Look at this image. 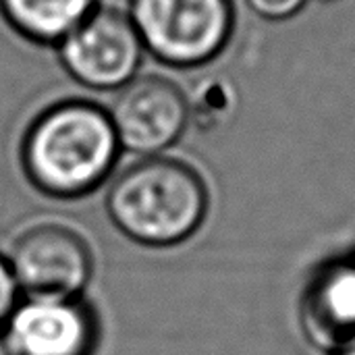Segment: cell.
<instances>
[{"instance_id":"cell-1","label":"cell","mask_w":355,"mask_h":355,"mask_svg":"<svg viewBox=\"0 0 355 355\" xmlns=\"http://www.w3.org/2000/svg\"><path fill=\"white\" fill-rule=\"evenodd\" d=\"M121 146L108 108L69 98L44 108L27 127L21 160L29 181L52 198H81L112 173Z\"/></svg>"},{"instance_id":"cell-2","label":"cell","mask_w":355,"mask_h":355,"mask_svg":"<svg viewBox=\"0 0 355 355\" xmlns=\"http://www.w3.org/2000/svg\"><path fill=\"white\" fill-rule=\"evenodd\" d=\"M208 187L200 173L175 158H141L121 173L106 196L114 227L150 248L189 239L208 214Z\"/></svg>"},{"instance_id":"cell-3","label":"cell","mask_w":355,"mask_h":355,"mask_svg":"<svg viewBox=\"0 0 355 355\" xmlns=\"http://www.w3.org/2000/svg\"><path fill=\"white\" fill-rule=\"evenodd\" d=\"M127 12L146 52L173 69L212 62L235 29L233 0H129Z\"/></svg>"},{"instance_id":"cell-4","label":"cell","mask_w":355,"mask_h":355,"mask_svg":"<svg viewBox=\"0 0 355 355\" xmlns=\"http://www.w3.org/2000/svg\"><path fill=\"white\" fill-rule=\"evenodd\" d=\"M67 75L94 92H121L135 77L148 54L127 10L98 6L58 46Z\"/></svg>"},{"instance_id":"cell-5","label":"cell","mask_w":355,"mask_h":355,"mask_svg":"<svg viewBox=\"0 0 355 355\" xmlns=\"http://www.w3.org/2000/svg\"><path fill=\"white\" fill-rule=\"evenodd\" d=\"M8 266L31 300H79L94 272L87 241L64 225L27 229L12 245Z\"/></svg>"},{"instance_id":"cell-6","label":"cell","mask_w":355,"mask_h":355,"mask_svg":"<svg viewBox=\"0 0 355 355\" xmlns=\"http://www.w3.org/2000/svg\"><path fill=\"white\" fill-rule=\"evenodd\" d=\"M123 152L154 158L173 148L191 123L189 98L160 75H139L121 92L108 108Z\"/></svg>"},{"instance_id":"cell-7","label":"cell","mask_w":355,"mask_h":355,"mask_svg":"<svg viewBox=\"0 0 355 355\" xmlns=\"http://www.w3.org/2000/svg\"><path fill=\"white\" fill-rule=\"evenodd\" d=\"M96 320L79 300H27L6 322V339L19 355H89Z\"/></svg>"},{"instance_id":"cell-8","label":"cell","mask_w":355,"mask_h":355,"mask_svg":"<svg viewBox=\"0 0 355 355\" xmlns=\"http://www.w3.org/2000/svg\"><path fill=\"white\" fill-rule=\"evenodd\" d=\"M308 339L322 349H343L355 341V260L327 264L308 285L302 302Z\"/></svg>"},{"instance_id":"cell-9","label":"cell","mask_w":355,"mask_h":355,"mask_svg":"<svg viewBox=\"0 0 355 355\" xmlns=\"http://www.w3.org/2000/svg\"><path fill=\"white\" fill-rule=\"evenodd\" d=\"M100 0H0L4 21L25 40L58 46L96 8Z\"/></svg>"},{"instance_id":"cell-10","label":"cell","mask_w":355,"mask_h":355,"mask_svg":"<svg viewBox=\"0 0 355 355\" xmlns=\"http://www.w3.org/2000/svg\"><path fill=\"white\" fill-rule=\"evenodd\" d=\"M235 110L233 85L225 79H204L196 87V96L189 100L191 121L200 127H212L227 119Z\"/></svg>"},{"instance_id":"cell-11","label":"cell","mask_w":355,"mask_h":355,"mask_svg":"<svg viewBox=\"0 0 355 355\" xmlns=\"http://www.w3.org/2000/svg\"><path fill=\"white\" fill-rule=\"evenodd\" d=\"M245 6L260 19L270 23L289 21L295 15H300L308 0H243Z\"/></svg>"},{"instance_id":"cell-12","label":"cell","mask_w":355,"mask_h":355,"mask_svg":"<svg viewBox=\"0 0 355 355\" xmlns=\"http://www.w3.org/2000/svg\"><path fill=\"white\" fill-rule=\"evenodd\" d=\"M17 281L8 266V260L0 258V324L8 322L10 314L17 308Z\"/></svg>"},{"instance_id":"cell-13","label":"cell","mask_w":355,"mask_h":355,"mask_svg":"<svg viewBox=\"0 0 355 355\" xmlns=\"http://www.w3.org/2000/svg\"><path fill=\"white\" fill-rule=\"evenodd\" d=\"M0 355H19L10 345V341L6 339V335H0Z\"/></svg>"},{"instance_id":"cell-14","label":"cell","mask_w":355,"mask_h":355,"mask_svg":"<svg viewBox=\"0 0 355 355\" xmlns=\"http://www.w3.org/2000/svg\"><path fill=\"white\" fill-rule=\"evenodd\" d=\"M337 355H355V341L354 343H349L347 347H343V349H339Z\"/></svg>"},{"instance_id":"cell-15","label":"cell","mask_w":355,"mask_h":355,"mask_svg":"<svg viewBox=\"0 0 355 355\" xmlns=\"http://www.w3.org/2000/svg\"><path fill=\"white\" fill-rule=\"evenodd\" d=\"M324 2H331V0H324Z\"/></svg>"}]
</instances>
